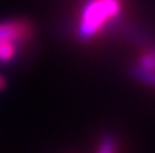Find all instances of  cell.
I'll return each mask as SVG.
<instances>
[{"mask_svg":"<svg viewBox=\"0 0 155 153\" xmlns=\"http://www.w3.org/2000/svg\"><path fill=\"white\" fill-rule=\"evenodd\" d=\"M32 33V26L26 20H8L0 23V42L3 41H27Z\"/></svg>","mask_w":155,"mask_h":153,"instance_id":"2","label":"cell"},{"mask_svg":"<svg viewBox=\"0 0 155 153\" xmlns=\"http://www.w3.org/2000/svg\"><path fill=\"white\" fill-rule=\"evenodd\" d=\"M23 41H3L0 42V63H11L20 51V44Z\"/></svg>","mask_w":155,"mask_h":153,"instance_id":"3","label":"cell"},{"mask_svg":"<svg viewBox=\"0 0 155 153\" xmlns=\"http://www.w3.org/2000/svg\"><path fill=\"white\" fill-rule=\"evenodd\" d=\"M95 153H119V143L117 138L111 134H107L101 138V141L98 143V147Z\"/></svg>","mask_w":155,"mask_h":153,"instance_id":"4","label":"cell"},{"mask_svg":"<svg viewBox=\"0 0 155 153\" xmlns=\"http://www.w3.org/2000/svg\"><path fill=\"white\" fill-rule=\"evenodd\" d=\"M5 87H6V80H5L2 75H0V90H3Z\"/></svg>","mask_w":155,"mask_h":153,"instance_id":"5","label":"cell"},{"mask_svg":"<svg viewBox=\"0 0 155 153\" xmlns=\"http://www.w3.org/2000/svg\"><path fill=\"white\" fill-rule=\"evenodd\" d=\"M120 0H87L83 5L78 17V38L81 41H91L97 38L120 15Z\"/></svg>","mask_w":155,"mask_h":153,"instance_id":"1","label":"cell"}]
</instances>
